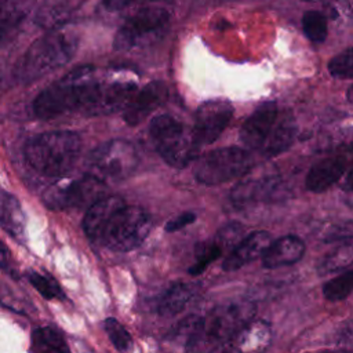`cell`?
Wrapping results in <instances>:
<instances>
[{"mask_svg":"<svg viewBox=\"0 0 353 353\" xmlns=\"http://www.w3.org/2000/svg\"><path fill=\"white\" fill-rule=\"evenodd\" d=\"M342 189L346 192H352L353 193V168L349 171V174L345 178V182L342 185Z\"/></svg>","mask_w":353,"mask_h":353,"instance_id":"cell-38","label":"cell"},{"mask_svg":"<svg viewBox=\"0 0 353 353\" xmlns=\"http://www.w3.org/2000/svg\"><path fill=\"white\" fill-rule=\"evenodd\" d=\"M10 262H11L10 251L7 245L0 240V268L4 270H10Z\"/></svg>","mask_w":353,"mask_h":353,"instance_id":"cell-37","label":"cell"},{"mask_svg":"<svg viewBox=\"0 0 353 353\" xmlns=\"http://www.w3.org/2000/svg\"><path fill=\"white\" fill-rule=\"evenodd\" d=\"M25 225V214L18 199L0 188V226L14 239L22 240Z\"/></svg>","mask_w":353,"mask_h":353,"instance_id":"cell-22","label":"cell"},{"mask_svg":"<svg viewBox=\"0 0 353 353\" xmlns=\"http://www.w3.org/2000/svg\"><path fill=\"white\" fill-rule=\"evenodd\" d=\"M152 229L150 215L141 207H121L105 226L99 244L114 252H128L143 243Z\"/></svg>","mask_w":353,"mask_h":353,"instance_id":"cell-6","label":"cell"},{"mask_svg":"<svg viewBox=\"0 0 353 353\" xmlns=\"http://www.w3.org/2000/svg\"><path fill=\"white\" fill-rule=\"evenodd\" d=\"M353 239V219L341 221L328 226L321 236L324 243H347Z\"/></svg>","mask_w":353,"mask_h":353,"instance_id":"cell-33","label":"cell"},{"mask_svg":"<svg viewBox=\"0 0 353 353\" xmlns=\"http://www.w3.org/2000/svg\"><path fill=\"white\" fill-rule=\"evenodd\" d=\"M305 1H314V0H305Z\"/></svg>","mask_w":353,"mask_h":353,"instance_id":"cell-42","label":"cell"},{"mask_svg":"<svg viewBox=\"0 0 353 353\" xmlns=\"http://www.w3.org/2000/svg\"><path fill=\"white\" fill-rule=\"evenodd\" d=\"M353 263V244L341 243L332 251L327 252L317 263L319 274H331L347 269Z\"/></svg>","mask_w":353,"mask_h":353,"instance_id":"cell-26","label":"cell"},{"mask_svg":"<svg viewBox=\"0 0 353 353\" xmlns=\"http://www.w3.org/2000/svg\"><path fill=\"white\" fill-rule=\"evenodd\" d=\"M251 167L247 150L229 146L203 154L194 165V178L204 185H221L244 175Z\"/></svg>","mask_w":353,"mask_h":353,"instance_id":"cell-10","label":"cell"},{"mask_svg":"<svg viewBox=\"0 0 353 353\" xmlns=\"http://www.w3.org/2000/svg\"><path fill=\"white\" fill-rule=\"evenodd\" d=\"M124 205V200L119 196H103L92 205H90L83 219V229L87 237L92 243L99 244L102 232L109 219Z\"/></svg>","mask_w":353,"mask_h":353,"instance_id":"cell-18","label":"cell"},{"mask_svg":"<svg viewBox=\"0 0 353 353\" xmlns=\"http://www.w3.org/2000/svg\"><path fill=\"white\" fill-rule=\"evenodd\" d=\"M99 70L94 66H80L44 88L33 101V112L39 119L50 120L69 113H84Z\"/></svg>","mask_w":353,"mask_h":353,"instance_id":"cell-2","label":"cell"},{"mask_svg":"<svg viewBox=\"0 0 353 353\" xmlns=\"http://www.w3.org/2000/svg\"><path fill=\"white\" fill-rule=\"evenodd\" d=\"M272 343V327L265 320H251L222 353H265Z\"/></svg>","mask_w":353,"mask_h":353,"instance_id":"cell-16","label":"cell"},{"mask_svg":"<svg viewBox=\"0 0 353 353\" xmlns=\"http://www.w3.org/2000/svg\"><path fill=\"white\" fill-rule=\"evenodd\" d=\"M296 134V123L291 110H285L281 116H277L262 149L266 157L277 156L285 152L294 142Z\"/></svg>","mask_w":353,"mask_h":353,"instance_id":"cell-21","label":"cell"},{"mask_svg":"<svg viewBox=\"0 0 353 353\" xmlns=\"http://www.w3.org/2000/svg\"><path fill=\"white\" fill-rule=\"evenodd\" d=\"M346 98H347V101H349L350 103H353V85H350L349 90L346 91Z\"/></svg>","mask_w":353,"mask_h":353,"instance_id":"cell-39","label":"cell"},{"mask_svg":"<svg viewBox=\"0 0 353 353\" xmlns=\"http://www.w3.org/2000/svg\"><path fill=\"white\" fill-rule=\"evenodd\" d=\"M135 92L137 84L134 80L99 72L84 116H106L124 110Z\"/></svg>","mask_w":353,"mask_h":353,"instance_id":"cell-11","label":"cell"},{"mask_svg":"<svg viewBox=\"0 0 353 353\" xmlns=\"http://www.w3.org/2000/svg\"><path fill=\"white\" fill-rule=\"evenodd\" d=\"M106 186L91 174L65 178L50 185L43 193V203L52 211L83 208L102 199Z\"/></svg>","mask_w":353,"mask_h":353,"instance_id":"cell-8","label":"cell"},{"mask_svg":"<svg viewBox=\"0 0 353 353\" xmlns=\"http://www.w3.org/2000/svg\"><path fill=\"white\" fill-rule=\"evenodd\" d=\"M152 141L163 160L175 168H185L199 149L192 130L170 114H160L152 119L149 125Z\"/></svg>","mask_w":353,"mask_h":353,"instance_id":"cell-5","label":"cell"},{"mask_svg":"<svg viewBox=\"0 0 353 353\" xmlns=\"http://www.w3.org/2000/svg\"><path fill=\"white\" fill-rule=\"evenodd\" d=\"M168 97V88L163 81H150L142 90L137 91L130 103L123 110V119L130 125H138Z\"/></svg>","mask_w":353,"mask_h":353,"instance_id":"cell-13","label":"cell"},{"mask_svg":"<svg viewBox=\"0 0 353 353\" xmlns=\"http://www.w3.org/2000/svg\"><path fill=\"white\" fill-rule=\"evenodd\" d=\"M353 292V270H346L323 285V295L327 301H342Z\"/></svg>","mask_w":353,"mask_h":353,"instance_id":"cell-28","label":"cell"},{"mask_svg":"<svg viewBox=\"0 0 353 353\" xmlns=\"http://www.w3.org/2000/svg\"><path fill=\"white\" fill-rule=\"evenodd\" d=\"M277 119V106L274 102H265L258 106L240 128V141L247 149L262 148L274 121Z\"/></svg>","mask_w":353,"mask_h":353,"instance_id":"cell-14","label":"cell"},{"mask_svg":"<svg viewBox=\"0 0 353 353\" xmlns=\"http://www.w3.org/2000/svg\"><path fill=\"white\" fill-rule=\"evenodd\" d=\"M36 0H0V34L15 29L33 10Z\"/></svg>","mask_w":353,"mask_h":353,"instance_id":"cell-24","label":"cell"},{"mask_svg":"<svg viewBox=\"0 0 353 353\" xmlns=\"http://www.w3.org/2000/svg\"><path fill=\"white\" fill-rule=\"evenodd\" d=\"M103 327L109 339L112 341L113 346L117 349L119 353L132 352V347H134L132 338L123 324H120L114 317H108L103 323Z\"/></svg>","mask_w":353,"mask_h":353,"instance_id":"cell-31","label":"cell"},{"mask_svg":"<svg viewBox=\"0 0 353 353\" xmlns=\"http://www.w3.org/2000/svg\"><path fill=\"white\" fill-rule=\"evenodd\" d=\"M225 247L226 245L221 241L218 236L210 241H203L197 244L194 262L189 269V274L192 276L201 274L208 268L210 263H212L215 259H218L222 255Z\"/></svg>","mask_w":353,"mask_h":353,"instance_id":"cell-27","label":"cell"},{"mask_svg":"<svg viewBox=\"0 0 353 353\" xmlns=\"http://www.w3.org/2000/svg\"><path fill=\"white\" fill-rule=\"evenodd\" d=\"M81 150V139L73 131H50L32 138L25 146V157L37 172L61 178L73 168Z\"/></svg>","mask_w":353,"mask_h":353,"instance_id":"cell-4","label":"cell"},{"mask_svg":"<svg viewBox=\"0 0 353 353\" xmlns=\"http://www.w3.org/2000/svg\"><path fill=\"white\" fill-rule=\"evenodd\" d=\"M255 310L254 302L244 298L216 305L200 317L185 353H222L239 331L254 320Z\"/></svg>","mask_w":353,"mask_h":353,"instance_id":"cell-1","label":"cell"},{"mask_svg":"<svg viewBox=\"0 0 353 353\" xmlns=\"http://www.w3.org/2000/svg\"><path fill=\"white\" fill-rule=\"evenodd\" d=\"M77 36L57 28L33 41L18 61L14 74L21 83H32L66 65L77 51Z\"/></svg>","mask_w":353,"mask_h":353,"instance_id":"cell-3","label":"cell"},{"mask_svg":"<svg viewBox=\"0 0 353 353\" xmlns=\"http://www.w3.org/2000/svg\"><path fill=\"white\" fill-rule=\"evenodd\" d=\"M170 23V12L161 7H143L130 15L116 32L113 47L128 51L148 46L161 36Z\"/></svg>","mask_w":353,"mask_h":353,"instance_id":"cell-9","label":"cell"},{"mask_svg":"<svg viewBox=\"0 0 353 353\" xmlns=\"http://www.w3.org/2000/svg\"><path fill=\"white\" fill-rule=\"evenodd\" d=\"M194 221H196V214L186 211V212H182V214L174 216L172 219H170L165 223L164 229H165V232H176V230H181L182 228L193 223Z\"/></svg>","mask_w":353,"mask_h":353,"instance_id":"cell-36","label":"cell"},{"mask_svg":"<svg viewBox=\"0 0 353 353\" xmlns=\"http://www.w3.org/2000/svg\"><path fill=\"white\" fill-rule=\"evenodd\" d=\"M127 1V4H131V3H134V1H138V0H125Z\"/></svg>","mask_w":353,"mask_h":353,"instance_id":"cell-41","label":"cell"},{"mask_svg":"<svg viewBox=\"0 0 353 353\" xmlns=\"http://www.w3.org/2000/svg\"><path fill=\"white\" fill-rule=\"evenodd\" d=\"M279 186V178L266 175V176H256V178H247L239 182L232 193L230 200L236 207H247L250 204L258 201L270 200Z\"/></svg>","mask_w":353,"mask_h":353,"instance_id":"cell-17","label":"cell"},{"mask_svg":"<svg viewBox=\"0 0 353 353\" xmlns=\"http://www.w3.org/2000/svg\"><path fill=\"white\" fill-rule=\"evenodd\" d=\"M305 254V243L294 234L283 236L269 244L261 256L263 268L277 269L296 263Z\"/></svg>","mask_w":353,"mask_h":353,"instance_id":"cell-19","label":"cell"},{"mask_svg":"<svg viewBox=\"0 0 353 353\" xmlns=\"http://www.w3.org/2000/svg\"><path fill=\"white\" fill-rule=\"evenodd\" d=\"M336 349L353 353V320H347L341 324V327L336 331Z\"/></svg>","mask_w":353,"mask_h":353,"instance_id":"cell-35","label":"cell"},{"mask_svg":"<svg viewBox=\"0 0 353 353\" xmlns=\"http://www.w3.org/2000/svg\"><path fill=\"white\" fill-rule=\"evenodd\" d=\"M232 116L233 108L226 101L203 102L196 110L192 128L193 138L199 148L215 142L228 127Z\"/></svg>","mask_w":353,"mask_h":353,"instance_id":"cell-12","label":"cell"},{"mask_svg":"<svg viewBox=\"0 0 353 353\" xmlns=\"http://www.w3.org/2000/svg\"><path fill=\"white\" fill-rule=\"evenodd\" d=\"M272 241L273 240L266 230L251 232L230 250L222 262V269L226 272H234L261 258Z\"/></svg>","mask_w":353,"mask_h":353,"instance_id":"cell-15","label":"cell"},{"mask_svg":"<svg viewBox=\"0 0 353 353\" xmlns=\"http://www.w3.org/2000/svg\"><path fill=\"white\" fill-rule=\"evenodd\" d=\"M138 165L135 146L121 138L98 145L88 157L90 174L101 182H119L132 175Z\"/></svg>","mask_w":353,"mask_h":353,"instance_id":"cell-7","label":"cell"},{"mask_svg":"<svg viewBox=\"0 0 353 353\" xmlns=\"http://www.w3.org/2000/svg\"><path fill=\"white\" fill-rule=\"evenodd\" d=\"M0 303L3 306L8 307L10 310L23 313V314H28L29 312H32L34 309V306L30 303L29 299L21 298L12 290H10L7 285L0 287Z\"/></svg>","mask_w":353,"mask_h":353,"instance_id":"cell-34","label":"cell"},{"mask_svg":"<svg viewBox=\"0 0 353 353\" xmlns=\"http://www.w3.org/2000/svg\"><path fill=\"white\" fill-rule=\"evenodd\" d=\"M194 295L192 283L178 281L168 287L157 302V313L163 317H172L181 313Z\"/></svg>","mask_w":353,"mask_h":353,"instance_id":"cell-23","label":"cell"},{"mask_svg":"<svg viewBox=\"0 0 353 353\" xmlns=\"http://www.w3.org/2000/svg\"><path fill=\"white\" fill-rule=\"evenodd\" d=\"M26 279L43 298H46V299H63L65 298V294H63L62 288L59 287L58 281L54 277H51L50 274L29 269L26 272Z\"/></svg>","mask_w":353,"mask_h":353,"instance_id":"cell-29","label":"cell"},{"mask_svg":"<svg viewBox=\"0 0 353 353\" xmlns=\"http://www.w3.org/2000/svg\"><path fill=\"white\" fill-rule=\"evenodd\" d=\"M302 29L305 36L313 43H323L327 37V18L320 11H306L302 17Z\"/></svg>","mask_w":353,"mask_h":353,"instance_id":"cell-30","label":"cell"},{"mask_svg":"<svg viewBox=\"0 0 353 353\" xmlns=\"http://www.w3.org/2000/svg\"><path fill=\"white\" fill-rule=\"evenodd\" d=\"M328 70L336 79H353V46L335 55L330 63Z\"/></svg>","mask_w":353,"mask_h":353,"instance_id":"cell-32","label":"cell"},{"mask_svg":"<svg viewBox=\"0 0 353 353\" xmlns=\"http://www.w3.org/2000/svg\"><path fill=\"white\" fill-rule=\"evenodd\" d=\"M346 170V161L343 157L324 159L309 170L305 185L306 189L313 193H321L330 189L335 182L341 179Z\"/></svg>","mask_w":353,"mask_h":353,"instance_id":"cell-20","label":"cell"},{"mask_svg":"<svg viewBox=\"0 0 353 353\" xmlns=\"http://www.w3.org/2000/svg\"><path fill=\"white\" fill-rule=\"evenodd\" d=\"M316 353H346V352H342V350H323V352H316Z\"/></svg>","mask_w":353,"mask_h":353,"instance_id":"cell-40","label":"cell"},{"mask_svg":"<svg viewBox=\"0 0 353 353\" xmlns=\"http://www.w3.org/2000/svg\"><path fill=\"white\" fill-rule=\"evenodd\" d=\"M32 353H70L63 335L54 327H39L32 332Z\"/></svg>","mask_w":353,"mask_h":353,"instance_id":"cell-25","label":"cell"}]
</instances>
